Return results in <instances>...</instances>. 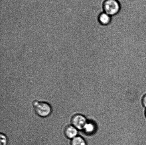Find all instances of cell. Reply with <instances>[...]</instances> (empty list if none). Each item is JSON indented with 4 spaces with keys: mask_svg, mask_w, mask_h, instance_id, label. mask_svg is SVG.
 <instances>
[{
    "mask_svg": "<svg viewBox=\"0 0 146 145\" xmlns=\"http://www.w3.org/2000/svg\"><path fill=\"white\" fill-rule=\"evenodd\" d=\"M78 131L77 129L73 125H69L66 128L65 133L68 138L73 139L77 137Z\"/></svg>",
    "mask_w": 146,
    "mask_h": 145,
    "instance_id": "obj_5",
    "label": "cell"
},
{
    "mask_svg": "<svg viewBox=\"0 0 146 145\" xmlns=\"http://www.w3.org/2000/svg\"><path fill=\"white\" fill-rule=\"evenodd\" d=\"M128 1H133V0H128Z\"/></svg>",
    "mask_w": 146,
    "mask_h": 145,
    "instance_id": "obj_10",
    "label": "cell"
},
{
    "mask_svg": "<svg viewBox=\"0 0 146 145\" xmlns=\"http://www.w3.org/2000/svg\"><path fill=\"white\" fill-rule=\"evenodd\" d=\"M142 102L144 106L146 108V94L143 97Z\"/></svg>",
    "mask_w": 146,
    "mask_h": 145,
    "instance_id": "obj_9",
    "label": "cell"
},
{
    "mask_svg": "<svg viewBox=\"0 0 146 145\" xmlns=\"http://www.w3.org/2000/svg\"><path fill=\"white\" fill-rule=\"evenodd\" d=\"M1 145H7L8 143V140L5 135L1 133Z\"/></svg>",
    "mask_w": 146,
    "mask_h": 145,
    "instance_id": "obj_8",
    "label": "cell"
},
{
    "mask_svg": "<svg viewBox=\"0 0 146 145\" xmlns=\"http://www.w3.org/2000/svg\"><path fill=\"white\" fill-rule=\"evenodd\" d=\"M145 115H146V111H145Z\"/></svg>",
    "mask_w": 146,
    "mask_h": 145,
    "instance_id": "obj_11",
    "label": "cell"
},
{
    "mask_svg": "<svg viewBox=\"0 0 146 145\" xmlns=\"http://www.w3.org/2000/svg\"><path fill=\"white\" fill-rule=\"evenodd\" d=\"M87 121L86 118L81 114L75 115L73 116L71 120L73 126L80 130H83Z\"/></svg>",
    "mask_w": 146,
    "mask_h": 145,
    "instance_id": "obj_3",
    "label": "cell"
},
{
    "mask_svg": "<svg viewBox=\"0 0 146 145\" xmlns=\"http://www.w3.org/2000/svg\"><path fill=\"white\" fill-rule=\"evenodd\" d=\"M112 20V16L103 12L100 14L98 17V20L101 25L106 26L111 23Z\"/></svg>",
    "mask_w": 146,
    "mask_h": 145,
    "instance_id": "obj_6",
    "label": "cell"
},
{
    "mask_svg": "<svg viewBox=\"0 0 146 145\" xmlns=\"http://www.w3.org/2000/svg\"><path fill=\"white\" fill-rule=\"evenodd\" d=\"M71 145H87L86 140L81 136H77L72 139Z\"/></svg>",
    "mask_w": 146,
    "mask_h": 145,
    "instance_id": "obj_7",
    "label": "cell"
},
{
    "mask_svg": "<svg viewBox=\"0 0 146 145\" xmlns=\"http://www.w3.org/2000/svg\"><path fill=\"white\" fill-rule=\"evenodd\" d=\"M33 105L36 113L40 117H47L51 114V108L48 103L35 101Z\"/></svg>",
    "mask_w": 146,
    "mask_h": 145,
    "instance_id": "obj_2",
    "label": "cell"
},
{
    "mask_svg": "<svg viewBox=\"0 0 146 145\" xmlns=\"http://www.w3.org/2000/svg\"><path fill=\"white\" fill-rule=\"evenodd\" d=\"M97 130L96 123L92 121H87L84 126L83 131L87 135H92L96 133Z\"/></svg>",
    "mask_w": 146,
    "mask_h": 145,
    "instance_id": "obj_4",
    "label": "cell"
},
{
    "mask_svg": "<svg viewBox=\"0 0 146 145\" xmlns=\"http://www.w3.org/2000/svg\"><path fill=\"white\" fill-rule=\"evenodd\" d=\"M102 7L104 12L113 16L119 13L121 6L119 0H104Z\"/></svg>",
    "mask_w": 146,
    "mask_h": 145,
    "instance_id": "obj_1",
    "label": "cell"
}]
</instances>
